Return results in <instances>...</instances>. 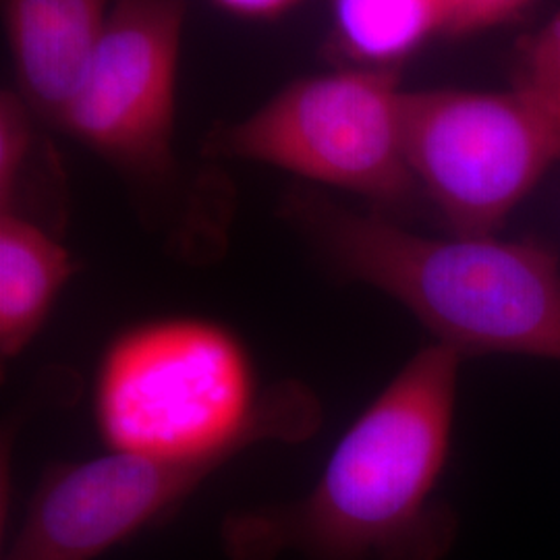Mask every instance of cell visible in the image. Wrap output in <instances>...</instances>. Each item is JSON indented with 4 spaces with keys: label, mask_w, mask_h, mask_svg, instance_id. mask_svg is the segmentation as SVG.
<instances>
[{
    "label": "cell",
    "mask_w": 560,
    "mask_h": 560,
    "mask_svg": "<svg viewBox=\"0 0 560 560\" xmlns=\"http://www.w3.org/2000/svg\"><path fill=\"white\" fill-rule=\"evenodd\" d=\"M463 355L420 349L337 442L320 480L298 502L224 523L235 560L300 550L312 560H439L451 520L434 504L457 413Z\"/></svg>",
    "instance_id": "cell-1"
},
{
    "label": "cell",
    "mask_w": 560,
    "mask_h": 560,
    "mask_svg": "<svg viewBox=\"0 0 560 560\" xmlns=\"http://www.w3.org/2000/svg\"><path fill=\"white\" fill-rule=\"evenodd\" d=\"M279 217L335 279L399 301L463 358L560 361V260L550 249L494 235L428 237L307 183L282 194Z\"/></svg>",
    "instance_id": "cell-2"
},
{
    "label": "cell",
    "mask_w": 560,
    "mask_h": 560,
    "mask_svg": "<svg viewBox=\"0 0 560 560\" xmlns=\"http://www.w3.org/2000/svg\"><path fill=\"white\" fill-rule=\"evenodd\" d=\"M94 420L108 451L235 457L264 441L300 442L320 428L301 382L258 393L240 337L201 318L136 324L110 340L94 381Z\"/></svg>",
    "instance_id": "cell-3"
},
{
    "label": "cell",
    "mask_w": 560,
    "mask_h": 560,
    "mask_svg": "<svg viewBox=\"0 0 560 560\" xmlns=\"http://www.w3.org/2000/svg\"><path fill=\"white\" fill-rule=\"evenodd\" d=\"M185 0H117L59 129L108 162L187 254L210 258L217 221L175 156Z\"/></svg>",
    "instance_id": "cell-4"
},
{
    "label": "cell",
    "mask_w": 560,
    "mask_h": 560,
    "mask_svg": "<svg viewBox=\"0 0 560 560\" xmlns=\"http://www.w3.org/2000/svg\"><path fill=\"white\" fill-rule=\"evenodd\" d=\"M405 94L397 69L305 78L217 127L206 154L277 166L307 185L355 194L393 219L423 198L405 150Z\"/></svg>",
    "instance_id": "cell-5"
},
{
    "label": "cell",
    "mask_w": 560,
    "mask_h": 560,
    "mask_svg": "<svg viewBox=\"0 0 560 560\" xmlns=\"http://www.w3.org/2000/svg\"><path fill=\"white\" fill-rule=\"evenodd\" d=\"M405 150L453 235H494L560 162V119L517 88L407 92Z\"/></svg>",
    "instance_id": "cell-6"
},
{
    "label": "cell",
    "mask_w": 560,
    "mask_h": 560,
    "mask_svg": "<svg viewBox=\"0 0 560 560\" xmlns=\"http://www.w3.org/2000/svg\"><path fill=\"white\" fill-rule=\"evenodd\" d=\"M231 457L108 451L42 480L2 560H94L168 515Z\"/></svg>",
    "instance_id": "cell-7"
},
{
    "label": "cell",
    "mask_w": 560,
    "mask_h": 560,
    "mask_svg": "<svg viewBox=\"0 0 560 560\" xmlns=\"http://www.w3.org/2000/svg\"><path fill=\"white\" fill-rule=\"evenodd\" d=\"M110 11V0H4L18 92L36 119L59 129Z\"/></svg>",
    "instance_id": "cell-8"
},
{
    "label": "cell",
    "mask_w": 560,
    "mask_h": 560,
    "mask_svg": "<svg viewBox=\"0 0 560 560\" xmlns=\"http://www.w3.org/2000/svg\"><path fill=\"white\" fill-rule=\"evenodd\" d=\"M80 270L73 254L42 222L0 212V353L21 355L48 320L65 284Z\"/></svg>",
    "instance_id": "cell-9"
},
{
    "label": "cell",
    "mask_w": 560,
    "mask_h": 560,
    "mask_svg": "<svg viewBox=\"0 0 560 560\" xmlns=\"http://www.w3.org/2000/svg\"><path fill=\"white\" fill-rule=\"evenodd\" d=\"M332 44L363 69H395L432 36L451 32V0H330Z\"/></svg>",
    "instance_id": "cell-10"
},
{
    "label": "cell",
    "mask_w": 560,
    "mask_h": 560,
    "mask_svg": "<svg viewBox=\"0 0 560 560\" xmlns=\"http://www.w3.org/2000/svg\"><path fill=\"white\" fill-rule=\"evenodd\" d=\"M34 113L18 90L0 94V212L15 210L34 148Z\"/></svg>",
    "instance_id": "cell-11"
},
{
    "label": "cell",
    "mask_w": 560,
    "mask_h": 560,
    "mask_svg": "<svg viewBox=\"0 0 560 560\" xmlns=\"http://www.w3.org/2000/svg\"><path fill=\"white\" fill-rule=\"evenodd\" d=\"M515 88L560 119V11L521 44Z\"/></svg>",
    "instance_id": "cell-12"
},
{
    "label": "cell",
    "mask_w": 560,
    "mask_h": 560,
    "mask_svg": "<svg viewBox=\"0 0 560 560\" xmlns=\"http://www.w3.org/2000/svg\"><path fill=\"white\" fill-rule=\"evenodd\" d=\"M529 0H451L453 20L448 34H471L499 25L520 13Z\"/></svg>",
    "instance_id": "cell-13"
},
{
    "label": "cell",
    "mask_w": 560,
    "mask_h": 560,
    "mask_svg": "<svg viewBox=\"0 0 560 560\" xmlns=\"http://www.w3.org/2000/svg\"><path fill=\"white\" fill-rule=\"evenodd\" d=\"M221 9L245 20H272L300 4L301 0H214Z\"/></svg>",
    "instance_id": "cell-14"
}]
</instances>
